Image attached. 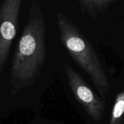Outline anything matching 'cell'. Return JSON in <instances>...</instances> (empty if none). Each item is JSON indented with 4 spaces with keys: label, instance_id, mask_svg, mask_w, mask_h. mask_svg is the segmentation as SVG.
<instances>
[{
    "label": "cell",
    "instance_id": "4",
    "mask_svg": "<svg viewBox=\"0 0 124 124\" xmlns=\"http://www.w3.org/2000/svg\"><path fill=\"white\" fill-rule=\"evenodd\" d=\"M22 0H4L0 5V73L16 35Z\"/></svg>",
    "mask_w": 124,
    "mask_h": 124
},
{
    "label": "cell",
    "instance_id": "1",
    "mask_svg": "<svg viewBox=\"0 0 124 124\" xmlns=\"http://www.w3.org/2000/svg\"><path fill=\"white\" fill-rule=\"evenodd\" d=\"M46 24L42 8L33 0L10 69L11 94L31 86L38 80L46 57Z\"/></svg>",
    "mask_w": 124,
    "mask_h": 124
},
{
    "label": "cell",
    "instance_id": "3",
    "mask_svg": "<svg viewBox=\"0 0 124 124\" xmlns=\"http://www.w3.org/2000/svg\"><path fill=\"white\" fill-rule=\"evenodd\" d=\"M64 70L70 88L76 100L94 121H101L104 116L105 101L92 89L72 66L65 63Z\"/></svg>",
    "mask_w": 124,
    "mask_h": 124
},
{
    "label": "cell",
    "instance_id": "5",
    "mask_svg": "<svg viewBox=\"0 0 124 124\" xmlns=\"http://www.w3.org/2000/svg\"><path fill=\"white\" fill-rule=\"evenodd\" d=\"M115 1V0H79L78 3L82 12L88 15L92 20H96Z\"/></svg>",
    "mask_w": 124,
    "mask_h": 124
},
{
    "label": "cell",
    "instance_id": "6",
    "mask_svg": "<svg viewBox=\"0 0 124 124\" xmlns=\"http://www.w3.org/2000/svg\"><path fill=\"white\" fill-rule=\"evenodd\" d=\"M109 124H124V91L116 95Z\"/></svg>",
    "mask_w": 124,
    "mask_h": 124
},
{
    "label": "cell",
    "instance_id": "2",
    "mask_svg": "<svg viewBox=\"0 0 124 124\" xmlns=\"http://www.w3.org/2000/svg\"><path fill=\"white\" fill-rule=\"evenodd\" d=\"M60 41L72 59L82 68L105 101L110 89L108 78L91 42L72 20L62 12L57 15Z\"/></svg>",
    "mask_w": 124,
    "mask_h": 124
}]
</instances>
